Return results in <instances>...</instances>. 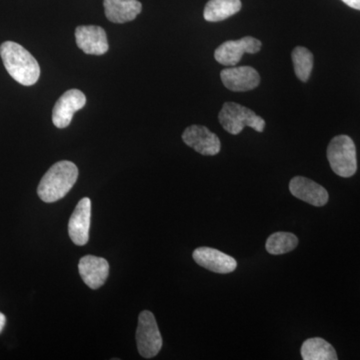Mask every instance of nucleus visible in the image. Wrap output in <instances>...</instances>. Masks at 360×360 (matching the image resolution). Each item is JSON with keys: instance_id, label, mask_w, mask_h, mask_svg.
<instances>
[{"instance_id": "obj_15", "label": "nucleus", "mask_w": 360, "mask_h": 360, "mask_svg": "<svg viewBox=\"0 0 360 360\" xmlns=\"http://www.w3.org/2000/svg\"><path fill=\"white\" fill-rule=\"evenodd\" d=\"M104 13L113 23H125L134 20L141 13L139 0H103Z\"/></svg>"}, {"instance_id": "obj_19", "label": "nucleus", "mask_w": 360, "mask_h": 360, "mask_svg": "<svg viewBox=\"0 0 360 360\" xmlns=\"http://www.w3.org/2000/svg\"><path fill=\"white\" fill-rule=\"evenodd\" d=\"M291 58L296 77L302 82H307L314 68V56L311 52L305 47L297 46L293 49Z\"/></svg>"}, {"instance_id": "obj_9", "label": "nucleus", "mask_w": 360, "mask_h": 360, "mask_svg": "<svg viewBox=\"0 0 360 360\" xmlns=\"http://www.w3.org/2000/svg\"><path fill=\"white\" fill-rule=\"evenodd\" d=\"M193 257L196 264L215 274H231L238 267V262L233 257L212 248H196Z\"/></svg>"}, {"instance_id": "obj_8", "label": "nucleus", "mask_w": 360, "mask_h": 360, "mask_svg": "<svg viewBox=\"0 0 360 360\" xmlns=\"http://www.w3.org/2000/svg\"><path fill=\"white\" fill-rule=\"evenodd\" d=\"M182 141L202 155H219L221 143L219 136L202 125H191L184 130Z\"/></svg>"}, {"instance_id": "obj_21", "label": "nucleus", "mask_w": 360, "mask_h": 360, "mask_svg": "<svg viewBox=\"0 0 360 360\" xmlns=\"http://www.w3.org/2000/svg\"><path fill=\"white\" fill-rule=\"evenodd\" d=\"M6 315L2 314V312H0V333H1L2 330H4V328H6Z\"/></svg>"}, {"instance_id": "obj_4", "label": "nucleus", "mask_w": 360, "mask_h": 360, "mask_svg": "<svg viewBox=\"0 0 360 360\" xmlns=\"http://www.w3.org/2000/svg\"><path fill=\"white\" fill-rule=\"evenodd\" d=\"M219 120L224 130L233 135L240 134L245 127H251L257 132L264 131L265 127L264 118L236 103L224 104L219 115Z\"/></svg>"}, {"instance_id": "obj_7", "label": "nucleus", "mask_w": 360, "mask_h": 360, "mask_svg": "<svg viewBox=\"0 0 360 360\" xmlns=\"http://www.w3.org/2000/svg\"><path fill=\"white\" fill-rule=\"evenodd\" d=\"M86 103L84 92L78 89H70L63 94L54 105L52 122L58 129H65L70 124L73 115L82 110Z\"/></svg>"}, {"instance_id": "obj_10", "label": "nucleus", "mask_w": 360, "mask_h": 360, "mask_svg": "<svg viewBox=\"0 0 360 360\" xmlns=\"http://www.w3.org/2000/svg\"><path fill=\"white\" fill-rule=\"evenodd\" d=\"M77 46L84 53L103 56L108 51V35L101 26L82 25L75 30Z\"/></svg>"}, {"instance_id": "obj_1", "label": "nucleus", "mask_w": 360, "mask_h": 360, "mask_svg": "<svg viewBox=\"0 0 360 360\" xmlns=\"http://www.w3.org/2000/svg\"><path fill=\"white\" fill-rule=\"evenodd\" d=\"M0 56L4 68L18 84L30 86L37 84L40 77V68L25 47L13 41H6L0 46Z\"/></svg>"}, {"instance_id": "obj_18", "label": "nucleus", "mask_w": 360, "mask_h": 360, "mask_svg": "<svg viewBox=\"0 0 360 360\" xmlns=\"http://www.w3.org/2000/svg\"><path fill=\"white\" fill-rule=\"evenodd\" d=\"M298 245V238L290 232H276L266 240L267 252L270 255H279L290 252Z\"/></svg>"}, {"instance_id": "obj_12", "label": "nucleus", "mask_w": 360, "mask_h": 360, "mask_svg": "<svg viewBox=\"0 0 360 360\" xmlns=\"http://www.w3.org/2000/svg\"><path fill=\"white\" fill-rule=\"evenodd\" d=\"M91 201L84 198L78 202L68 224V233L73 243L82 246L89 243Z\"/></svg>"}, {"instance_id": "obj_5", "label": "nucleus", "mask_w": 360, "mask_h": 360, "mask_svg": "<svg viewBox=\"0 0 360 360\" xmlns=\"http://www.w3.org/2000/svg\"><path fill=\"white\" fill-rule=\"evenodd\" d=\"M136 342L139 354L144 359L156 356L162 347L158 322L155 315L148 310H144L139 316V326L136 330Z\"/></svg>"}, {"instance_id": "obj_20", "label": "nucleus", "mask_w": 360, "mask_h": 360, "mask_svg": "<svg viewBox=\"0 0 360 360\" xmlns=\"http://www.w3.org/2000/svg\"><path fill=\"white\" fill-rule=\"evenodd\" d=\"M341 1L345 2L347 6L352 7V8L360 11V0H341Z\"/></svg>"}, {"instance_id": "obj_2", "label": "nucleus", "mask_w": 360, "mask_h": 360, "mask_svg": "<svg viewBox=\"0 0 360 360\" xmlns=\"http://www.w3.org/2000/svg\"><path fill=\"white\" fill-rule=\"evenodd\" d=\"M78 168L70 161L63 160L52 165L40 180L37 194L46 203L56 202L65 198L75 186Z\"/></svg>"}, {"instance_id": "obj_3", "label": "nucleus", "mask_w": 360, "mask_h": 360, "mask_svg": "<svg viewBox=\"0 0 360 360\" xmlns=\"http://www.w3.org/2000/svg\"><path fill=\"white\" fill-rule=\"evenodd\" d=\"M328 160L331 169L338 176L352 177L357 170L356 148L347 135L333 139L328 148Z\"/></svg>"}, {"instance_id": "obj_14", "label": "nucleus", "mask_w": 360, "mask_h": 360, "mask_svg": "<svg viewBox=\"0 0 360 360\" xmlns=\"http://www.w3.org/2000/svg\"><path fill=\"white\" fill-rule=\"evenodd\" d=\"M82 281L91 290L101 288L108 279L110 274V264L103 257L86 255L80 259L78 264Z\"/></svg>"}, {"instance_id": "obj_17", "label": "nucleus", "mask_w": 360, "mask_h": 360, "mask_svg": "<svg viewBox=\"0 0 360 360\" xmlns=\"http://www.w3.org/2000/svg\"><path fill=\"white\" fill-rule=\"evenodd\" d=\"M302 356L304 360H336L335 347L322 338H309L303 342Z\"/></svg>"}, {"instance_id": "obj_6", "label": "nucleus", "mask_w": 360, "mask_h": 360, "mask_svg": "<svg viewBox=\"0 0 360 360\" xmlns=\"http://www.w3.org/2000/svg\"><path fill=\"white\" fill-rule=\"evenodd\" d=\"M262 41L255 37H245L238 40H229L219 45L214 58L220 65L234 66L241 60L245 53H257L262 49Z\"/></svg>"}, {"instance_id": "obj_13", "label": "nucleus", "mask_w": 360, "mask_h": 360, "mask_svg": "<svg viewBox=\"0 0 360 360\" xmlns=\"http://www.w3.org/2000/svg\"><path fill=\"white\" fill-rule=\"evenodd\" d=\"M290 191L298 200L314 206H324L328 202V191L314 180L296 176L290 180Z\"/></svg>"}, {"instance_id": "obj_16", "label": "nucleus", "mask_w": 360, "mask_h": 360, "mask_svg": "<svg viewBox=\"0 0 360 360\" xmlns=\"http://www.w3.org/2000/svg\"><path fill=\"white\" fill-rule=\"evenodd\" d=\"M240 9V0H210L206 4L203 16L210 22H219L239 13Z\"/></svg>"}, {"instance_id": "obj_11", "label": "nucleus", "mask_w": 360, "mask_h": 360, "mask_svg": "<svg viewBox=\"0 0 360 360\" xmlns=\"http://www.w3.org/2000/svg\"><path fill=\"white\" fill-rule=\"evenodd\" d=\"M222 84L232 91H250L260 84V77L251 66L225 68L220 73Z\"/></svg>"}]
</instances>
